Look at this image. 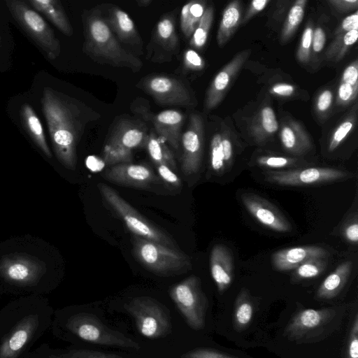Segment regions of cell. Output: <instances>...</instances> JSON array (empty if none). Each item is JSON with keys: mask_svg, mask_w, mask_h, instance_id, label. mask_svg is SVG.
<instances>
[{"mask_svg": "<svg viewBox=\"0 0 358 358\" xmlns=\"http://www.w3.org/2000/svg\"><path fill=\"white\" fill-rule=\"evenodd\" d=\"M41 103L57 159L75 170L77 145L86 124L97 117L82 102L49 87L43 89Z\"/></svg>", "mask_w": 358, "mask_h": 358, "instance_id": "1", "label": "cell"}, {"mask_svg": "<svg viewBox=\"0 0 358 358\" xmlns=\"http://www.w3.org/2000/svg\"><path fill=\"white\" fill-rule=\"evenodd\" d=\"M83 52L101 64L127 68L136 73L143 67L140 58L122 47L102 17L96 6L82 15Z\"/></svg>", "mask_w": 358, "mask_h": 358, "instance_id": "2", "label": "cell"}, {"mask_svg": "<svg viewBox=\"0 0 358 358\" xmlns=\"http://www.w3.org/2000/svg\"><path fill=\"white\" fill-rule=\"evenodd\" d=\"M345 313L346 307L343 306L302 309L290 319L284 336L296 343L317 342L331 334L341 324Z\"/></svg>", "mask_w": 358, "mask_h": 358, "instance_id": "3", "label": "cell"}, {"mask_svg": "<svg viewBox=\"0 0 358 358\" xmlns=\"http://www.w3.org/2000/svg\"><path fill=\"white\" fill-rule=\"evenodd\" d=\"M132 249L136 260L147 270L159 275H175L192 268L190 258L179 248L131 236Z\"/></svg>", "mask_w": 358, "mask_h": 358, "instance_id": "4", "label": "cell"}, {"mask_svg": "<svg viewBox=\"0 0 358 358\" xmlns=\"http://www.w3.org/2000/svg\"><path fill=\"white\" fill-rule=\"evenodd\" d=\"M149 133L145 124L121 117L110 127L103 149V159L109 166L132 162V150L145 147Z\"/></svg>", "mask_w": 358, "mask_h": 358, "instance_id": "5", "label": "cell"}, {"mask_svg": "<svg viewBox=\"0 0 358 358\" xmlns=\"http://www.w3.org/2000/svg\"><path fill=\"white\" fill-rule=\"evenodd\" d=\"M97 186L105 206L124 222L133 235L178 248L172 238L139 213L115 189L103 183Z\"/></svg>", "mask_w": 358, "mask_h": 358, "instance_id": "6", "label": "cell"}, {"mask_svg": "<svg viewBox=\"0 0 358 358\" xmlns=\"http://www.w3.org/2000/svg\"><path fill=\"white\" fill-rule=\"evenodd\" d=\"M6 4L13 17L46 57L50 60L58 57L61 52L59 41L44 19L26 1L7 0Z\"/></svg>", "mask_w": 358, "mask_h": 358, "instance_id": "7", "label": "cell"}, {"mask_svg": "<svg viewBox=\"0 0 358 358\" xmlns=\"http://www.w3.org/2000/svg\"><path fill=\"white\" fill-rule=\"evenodd\" d=\"M140 334L148 338H160L171 333L172 324L166 307L149 296H137L124 305Z\"/></svg>", "mask_w": 358, "mask_h": 358, "instance_id": "8", "label": "cell"}, {"mask_svg": "<svg viewBox=\"0 0 358 358\" xmlns=\"http://www.w3.org/2000/svg\"><path fill=\"white\" fill-rule=\"evenodd\" d=\"M169 295L190 328L200 330L204 327L208 300L197 276L190 275L174 285Z\"/></svg>", "mask_w": 358, "mask_h": 358, "instance_id": "9", "label": "cell"}, {"mask_svg": "<svg viewBox=\"0 0 358 358\" xmlns=\"http://www.w3.org/2000/svg\"><path fill=\"white\" fill-rule=\"evenodd\" d=\"M67 328L80 338L94 344L139 350L140 345L124 334L113 330L94 315L80 313L69 317Z\"/></svg>", "mask_w": 358, "mask_h": 358, "instance_id": "10", "label": "cell"}, {"mask_svg": "<svg viewBox=\"0 0 358 358\" xmlns=\"http://www.w3.org/2000/svg\"><path fill=\"white\" fill-rule=\"evenodd\" d=\"M136 86L159 105L188 107L194 103L187 86L180 79L172 76L163 74L147 76Z\"/></svg>", "mask_w": 358, "mask_h": 358, "instance_id": "11", "label": "cell"}, {"mask_svg": "<svg viewBox=\"0 0 358 358\" xmlns=\"http://www.w3.org/2000/svg\"><path fill=\"white\" fill-rule=\"evenodd\" d=\"M265 180L282 186H303L332 182L347 178L349 173L327 167H309L287 171H268Z\"/></svg>", "mask_w": 358, "mask_h": 358, "instance_id": "12", "label": "cell"}, {"mask_svg": "<svg viewBox=\"0 0 358 358\" xmlns=\"http://www.w3.org/2000/svg\"><path fill=\"white\" fill-rule=\"evenodd\" d=\"M45 271V264L42 261L26 254H12L0 260L1 276L18 285L36 284Z\"/></svg>", "mask_w": 358, "mask_h": 358, "instance_id": "13", "label": "cell"}, {"mask_svg": "<svg viewBox=\"0 0 358 358\" xmlns=\"http://www.w3.org/2000/svg\"><path fill=\"white\" fill-rule=\"evenodd\" d=\"M117 40L131 48L137 56L142 55L143 41L129 15L116 5L105 3L97 6Z\"/></svg>", "mask_w": 358, "mask_h": 358, "instance_id": "14", "label": "cell"}, {"mask_svg": "<svg viewBox=\"0 0 358 358\" xmlns=\"http://www.w3.org/2000/svg\"><path fill=\"white\" fill-rule=\"evenodd\" d=\"M204 128L201 117L196 113L189 116L186 130L181 135L182 155L181 169L185 176L198 172L200 169L203 150Z\"/></svg>", "mask_w": 358, "mask_h": 358, "instance_id": "15", "label": "cell"}, {"mask_svg": "<svg viewBox=\"0 0 358 358\" xmlns=\"http://www.w3.org/2000/svg\"><path fill=\"white\" fill-rule=\"evenodd\" d=\"M241 200L248 213L262 225L280 233L292 229L291 224L284 215L264 198L245 192L241 195Z\"/></svg>", "mask_w": 358, "mask_h": 358, "instance_id": "16", "label": "cell"}, {"mask_svg": "<svg viewBox=\"0 0 358 358\" xmlns=\"http://www.w3.org/2000/svg\"><path fill=\"white\" fill-rule=\"evenodd\" d=\"M101 176L110 182L133 188L148 187L159 181L149 166L131 162L111 166Z\"/></svg>", "mask_w": 358, "mask_h": 358, "instance_id": "17", "label": "cell"}, {"mask_svg": "<svg viewBox=\"0 0 358 358\" xmlns=\"http://www.w3.org/2000/svg\"><path fill=\"white\" fill-rule=\"evenodd\" d=\"M250 52V50L238 52L215 76L206 94V110L215 108L222 101Z\"/></svg>", "mask_w": 358, "mask_h": 358, "instance_id": "18", "label": "cell"}, {"mask_svg": "<svg viewBox=\"0 0 358 358\" xmlns=\"http://www.w3.org/2000/svg\"><path fill=\"white\" fill-rule=\"evenodd\" d=\"M142 117L152 123L155 133L173 148L178 149L180 143L181 129L184 122L183 114L175 109H168L157 114L138 109Z\"/></svg>", "mask_w": 358, "mask_h": 358, "instance_id": "19", "label": "cell"}, {"mask_svg": "<svg viewBox=\"0 0 358 358\" xmlns=\"http://www.w3.org/2000/svg\"><path fill=\"white\" fill-rule=\"evenodd\" d=\"M38 317L29 315L21 320L0 345V358H17L38 326Z\"/></svg>", "mask_w": 358, "mask_h": 358, "instance_id": "20", "label": "cell"}, {"mask_svg": "<svg viewBox=\"0 0 358 358\" xmlns=\"http://www.w3.org/2000/svg\"><path fill=\"white\" fill-rule=\"evenodd\" d=\"M327 251L318 246H297L280 250L272 255L273 268L279 271L295 269L300 264L310 258H324Z\"/></svg>", "mask_w": 358, "mask_h": 358, "instance_id": "21", "label": "cell"}, {"mask_svg": "<svg viewBox=\"0 0 358 358\" xmlns=\"http://www.w3.org/2000/svg\"><path fill=\"white\" fill-rule=\"evenodd\" d=\"M210 270L218 292H224L234 278V262L229 250L224 245L213 246L210 255Z\"/></svg>", "mask_w": 358, "mask_h": 358, "instance_id": "22", "label": "cell"}, {"mask_svg": "<svg viewBox=\"0 0 358 358\" xmlns=\"http://www.w3.org/2000/svg\"><path fill=\"white\" fill-rule=\"evenodd\" d=\"M150 45L157 50H162L169 56L176 54L179 50V39L176 30L173 16L166 15L157 22Z\"/></svg>", "mask_w": 358, "mask_h": 358, "instance_id": "23", "label": "cell"}, {"mask_svg": "<svg viewBox=\"0 0 358 358\" xmlns=\"http://www.w3.org/2000/svg\"><path fill=\"white\" fill-rule=\"evenodd\" d=\"M280 136L284 149L292 154L302 155L312 148L309 136L302 125L296 121L284 122Z\"/></svg>", "mask_w": 358, "mask_h": 358, "instance_id": "24", "label": "cell"}, {"mask_svg": "<svg viewBox=\"0 0 358 358\" xmlns=\"http://www.w3.org/2000/svg\"><path fill=\"white\" fill-rule=\"evenodd\" d=\"M27 3L43 13L64 35H73V27L59 1L29 0Z\"/></svg>", "mask_w": 358, "mask_h": 358, "instance_id": "25", "label": "cell"}, {"mask_svg": "<svg viewBox=\"0 0 358 358\" xmlns=\"http://www.w3.org/2000/svg\"><path fill=\"white\" fill-rule=\"evenodd\" d=\"M352 266L351 261L341 264L323 280L317 290L316 297L320 300H329L336 297L348 280Z\"/></svg>", "mask_w": 358, "mask_h": 358, "instance_id": "26", "label": "cell"}, {"mask_svg": "<svg viewBox=\"0 0 358 358\" xmlns=\"http://www.w3.org/2000/svg\"><path fill=\"white\" fill-rule=\"evenodd\" d=\"M22 124L38 148L48 158L52 155L46 142L41 122L34 110L29 103H24L20 111Z\"/></svg>", "mask_w": 358, "mask_h": 358, "instance_id": "27", "label": "cell"}, {"mask_svg": "<svg viewBox=\"0 0 358 358\" xmlns=\"http://www.w3.org/2000/svg\"><path fill=\"white\" fill-rule=\"evenodd\" d=\"M278 129V122L274 110L269 106L262 108L253 117L250 132L258 143H263Z\"/></svg>", "mask_w": 358, "mask_h": 358, "instance_id": "28", "label": "cell"}, {"mask_svg": "<svg viewBox=\"0 0 358 358\" xmlns=\"http://www.w3.org/2000/svg\"><path fill=\"white\" fill-rule=\"evenodd\" d=\"M242 21V6L239 1L229 3L224 8L217 34L219 46L224 45Z\"/></svg>", "mask_w": 358, "mask_h": 358, "instance_id": "29", "label": "cell"}, {"mask_svg": "<svg viewBox=\"0 0 358 358\" xmlns=\"http://www.w3.org/2000/svg\"><path fill=\"white\" fill-rule=\"evenodd\" d=\"M145 148L156 166L164 165L174 172L177 171L176 163L172 152L165 141L156 133H149Z\"/></svg>", "mask_w": 358, "mask_h": 358, "instance_id": "30", "label": "cell"}, {"mask_svg": "<svg viewBox=\"0 0 358 358\" xmlns=\"http://www.w3.org/2000/svg\"><path fill=\"white\" fill-rule=\"evenodd\" d=\"M254 315V306L248 291L242 289L234 303L233 324L237 331H243L250 324Z\"/></svg>", "mask_w": 358, "mask_h": 358, "instance_id": "31", "label": "cell"}, {"mask_svg": "<svg viewBox=\"0 0 358 358\" xmlns=\"http://www.w3.org/2000/svg\"><path fill=\"white\" fill-rule=\"evenodd\" d=\"M206 8V2L193 0L185 4L180 12V28L187 38H190Z\"/></svg>", "mask_w": 358, "mask_h": 358, "instance_id": "32", "label": "cell"}, {"mask_svg": "<svg viewBox=\"0 0 358 358\" xmlns=\"http://www.w3.org/2000/svg\"><path fill=\"white\" fill-rule=\"evenodd\" d=\"M357 37V29L335 36L334 41L327 50V59L334 62L342 59L350 47L356 43Z\"/></svg>", "mask_w": 358, "mask_h": 358, "instance_id": "33", "label": "cell"}, {"mask_svg": "<svg viewBox=\"0 0 358 358\" xmlns=\"http://www.w3.org/2000/svg\"><path fill=\"white\" fill-rule=\"evenodd\" d=\"M306 3V0H298L291 7L281 32L282 41H287L294 35L303 18Z\"/></svg>", "mask_w": 358, "mask_h": 358, "instance_id": "34", "label": "cell"}, {"mask_svg": "<svg viewBox=\"0 0 358 358\" xmlns=\"http://www.w3.org/2000/svg\"><path fill=\"white\" fill-rule=\"evenodd\" d=\"M212 6L206 7L201 19L190 38L189 44L194 49H201L206 44L213 20Z\"/></svg>", "mask_w": 358, "mask_h": 358, "instance_id": "35", "label": "cell"}, {"mask_svg": "<svg viewBox=\"0 0 358 358\" xmlns=\"http://www.w3.org/2000/svg\"><path fill=\"white\" fill-rule=\"evenodd\" d=\"M327 266L324 258H310L295 268L292 279L295 281L314 278L320 275Z\"/></svg>", "mask_w": 358, "mask_h": 358, "instance_id": "36", "label": "cell"}, {"mask_svg": "<svg viewBox=\"0 0 358 358\" xmlns=\"http://www.w3.org/2000/svg\"><path fill=\"white\" fill-rule=\"evenodd\" d=\"M356 123V113L352 111L338 125L332 133L328 145L329 152L336 150L353 130Z\"/></svg>", "mask_w": 358, "mask_h": 358, "instance_id": "37", "label": "cell"}, {"mask_svg": "<svg viewBox=\"0 0 358 358\" xmlns=\"http://www.w3.org/2000/svg\"><path fill=\"white\" fill-rule=\"evenodd\" d=\"M210 162L212 170L217 174H222L227 170L221 143V134L216 133L210 145Z\"/></svg>", "mask_w": 358, "mask_h": 358, "instance_id": "38", "label": "cell"}, {"mask_svg": "<svg viewBox=\"0 0 358 358\" xmlns=\"http://www.w3.org/2000/svg\"><path fill=\"white\" fill-rule=\"evenodd\" d=\"M255 163L258 166L266 168L282 169L294 166L299 163V161L296 158L268 155L257 157Z\"/></svg>", "mask_w": 358, "mask_h": 358, "instance_id": "39", "label": "cell"}, {"mask_svg": "<svg viewBox=\"0 0 358 358\" xmlns=\"http://www.w3.org/2000/svg\"><path fill=\"white\" fill-rule=\"evenodd\" d=\"M49 358H124L123 357L90 350H70L52 354Z\"/></svg>", "mask_w": 358, "mask_h": 358, "instance_id": "40", "label": "cell"}, {"mask_svg": "<svg viewBox=\"0 0 358 358\" xmlns=\"http://www.w3.org/2000/svg\"><path fill=\"white\" fill-rule=\"evenodd\" d=\"M313 32L312 24H308L303 32L296 52V57L301 63L306 64L310 60L312 51Z\"/></svg>", "mask_w": 358, "mask_h": 358, "instance_id": "41", "label": "cell"}, {"mask_svg": "<svg viewBox=\"0 0 358 358\" xmlns=\"http://www.w3.org/2000/svg\"><path fill=\"white\" fill-rule=\"evenodd\" d=\"M344 358H358V315L357 313L350 325Z\"/></svg>", "mask_w": 358, "mask_h": 358, "instance_id": "42", "label": "cell"}, {"mask_svg": "<svg viewBox=\"0 0 358 358\" xmlns=\"http://www.w3.org/2000/svg\"><path fill=\"white\" fill-rule=\"evenodd\" d=\"M183 66L189 71H201L205 66V62L194 50L188 49L184 52Z\"/></svg>", "mask_w": 358, "mask_h": 358, "instance_id": "43", "label": "cell"}, {"mask_svg": "<svg viewBox=\"0 0 358 358\" xmlns=\"http://www.w3.org/2000/svg\"><path fill=\"white\" fill-rule=\"evenodd\" d=\"M358 85L352 86L341 83L338 89L337 102L340 105H348L357 96Z\"/></svg>", "mask_w": 358, "mask_h": 358, "instance_id": "44", "label": "cell"}, {"mask_svg": "<svg viewBox=\"0 0 358 358\" xmlns=\"http://www.w3.org/2000/svg\"><path fill=\"white\" fill-rule=\"evenodd\" d=\"M181 358H238L210 348H196L188 351Z\"/></svg>", "mask_w": 358, "mask_h": 358, "instance_id": "45", "label": "cell"}, {"mask_svg": "<svg viewBox=\"0 0 358 358\" xmlns=\"http://www.w3.org/2000/svg\"><path fill=\"white\" fill-rule=\"evenodd\" d=\"M333 93L330 90H324L322 91L317 96L316 99V110L320 115L327 113L332 105Z\"/></svg>", "mask_w": 358, "mask_h": 358, "instance_id": "46", "label": "cell"}, {"mask_svg": "<svg viewBox=\"0 0 358 358\" xmlns=\"http://www.w3.org/2000/svg\"><path fill=\"white\" fill-rule=\"evenodd\" d=\"M358 29V12L347 16L343 19L340 25L337 27L334 32L335 36L341 35L352 30Z\"/></svg>", "mask_w": 358, "mask_h": 358, "instance_id": "47", "label": "cell"}, {"mask_svg": "<svg viewBox=\"0 0 358 358\" xmlns=\"http://www.w3.org/2000/svg\"><path fill=\"white\" fill-rule=\"evenodd\" d=\"M341 83H345L352 86L358 85V62L355 59L343 71Z\"/></svg>", "mask_w": 358, "mask_h": 358, "instance_id": "48", "label": "cell"}, {"mask_svg": "<svg viewBox=\"0 0 358 358\" xmlns=\"http://www.w3.org/2000/svg\"><path fill=\"white\" fill-rule=\"evenodd\" d=\"M157 172L159 177L166 182L175 187L181 185V180L176 173L170 168L164 165L157 166Z\"/></svg>", "mask_w": 358, "mask_h": 358, "instance_id": "49", "label": "cell"}, {"mask_svg": "<svg viewBox=\"0 0 358 358\" xmlns=\"http://www.w3.org/2000/svg\"><path fill=\"white\" fill-rule=\"evenodd\" d=\"M326 43V34L321 27H317L313 32L312 50L317 54L320 52Z\"/></svg>", "mask_w": 358, "mask_h": 358, "instance_id": "50", "label": "cell"}, {"mask_svg": "<svg viewBox=\"0 0 358 358\" xmlns=\"http://www.w3.org/2000/svg\"><path fill=\"white\" fill-rule=\"evenodd\" d=\"M221 143L224 154V160L227 170L232 164L233 161V147L229 136L224 133L221 134Z\"/></svg>", "mask_w": 358, "mask_h": 358, "instance_id": "51", "label": "cell"}, {"mask_svg": "<svg viewBox=\"0 0 358 358\" xmlns=\"http://www.w3.org/2000/svg\"><path fill=\"white\" fill-rule=\"evenodd\" d=\"M268 3H270L269 0H254L251 1L241 22H247L255 15L264 10Z\"/></svg>", "mask_w": 358, "mask_h": 358, "instance_id": "52", "label": "cell"}, {"mask_svg": "<svg viewBox=\"0 0 358 358\" xmlns=\"http://www.w3.org/2000/svg\"><path fill=\"white\" fill-rule=\"evenodd\" d=\"M328 3L341 13L349 12L357 9L358 6L357 0H330Z\"/></svg>", "mask_w": 358, "mask_h": 358, "instance_id": "53", "label": "cell"}, {"mask_svg": "<svg viewBox=\"0 0 358 358\" xmlns=\"http://www.w3.org/2000/svg\"><path fill=\"white\" fill-rule=\"evenodd\" d=\"M343 235L345 239L353 244L358 241V223L357 219L351 220L343 229Z\"/></svg>", "mask_w": 358, "mask_h": 358, "instance_id": "54", "label": "cell"}, {"mask_svg": "<svg viewBox=\"0 0 358 358\" xmlns=\"http://www.w3.org/2000/svg\"><path fill=\"white\" fill-rule=\"evenodd\" d=\"M270 91L280 96H290L294 93L295 87L287 83H277L271 87Z\"/></svg>", "mask_w": 358, "mask_h": 358, "instance_id": "55", "label": "cell"}, {"mask_svg": "<svg viewBox=\"0 0 358 358\" xmlns=\"http://www.w3.org/2000/svg\"><path fill=\"white\" fill-rule=\"evenodd\" d=\"M152 2V0H137L136 3L138 6L146 7L148 6Z\"/></svg>", "mask_w": 358, "mask_h": 358, "instance_id": "56", "label": "cell"}, {"mask_svg": "<svg viewBox=\"0 0 358 358\" xmlns=\"http://www.w3.org/2000/svg\"><path fill=\"white\" fill-rule=\"evenodd\" d=\"M1 43H2V40H1V35H0V46H1Z\"/></svg>", "mask_w": 358, "mask_h": 358, "instance_id": "57", "label": "cell"}]
</instances>
